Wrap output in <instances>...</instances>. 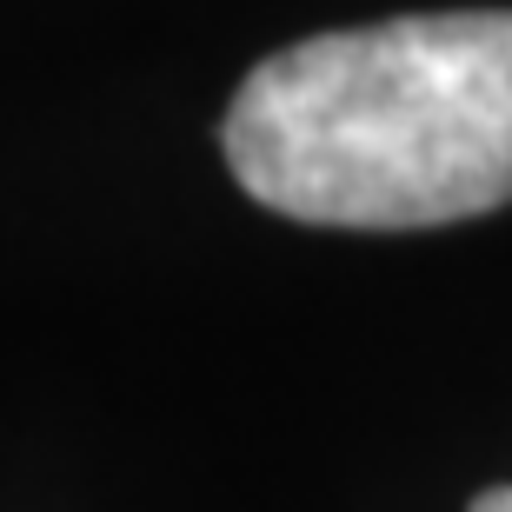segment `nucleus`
Returning <instances> with one entry per match:
<instances>
[{
	"label": "nucleus",
	"mask_w": 512,
	"mask_h": 512,
	"mask_svg": "<svg viewBox=\"0 0 512 512\" xmlns=\"http://www.w3.org/2000/svg\"><path fill=\"white\" fill-rule=\"evenodd\" d=\"M466 512H512V486H486Z\"/></svg>",
	"instance_id": "f03ea898"
},
{
	"label": "nucleus",
	"mask_w": 512,
	"mask_h": 512,
	"mask_svg": "<svg viewBox=\"0 0 512 512\" xmlns=\"http://www.w3.org/2000/svg\"><path fill=\"white\" fill-rule=\"evenodd\" d=\"M233 180L306 227H453L512 200V14H399L266 54L227 120Z\"/></svg>",
	"instance_id": "f257e3e1"
}]
</instances>
